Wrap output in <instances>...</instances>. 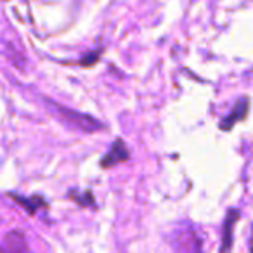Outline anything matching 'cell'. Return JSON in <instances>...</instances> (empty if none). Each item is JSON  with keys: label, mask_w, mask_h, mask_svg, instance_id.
I'll return each instance as SVG.
<instances>
[{"label": "cell", "mask_w": 253, "mask_h": 253, "mask_svg": "<svg viewBox=\"0 0 253 253\" xmlns=\"http://www.w3.org/2000/svg\"><path fill=\"white\" fill-rule=\"evenodd\" d=\"M246 111H248V97H243L241 101L236 102L234 109L231 111V115L225 116V120L220 123L222 130H231L232 125H234L238 120H243L246 116Z\"/></svg>", "instance_id": "5"}, {"label": "cell", "mask_w": 253, "mask_h": 253, "mask_svg": "<svg viewBox=\"0 0 253 253\" xmlns=\"http://www.w3.org/2000/svg\"><path fill=\"white\" fill-rule=\"evenodd\" d=\"M57 111H59L61 115H64V118L70 120L77 128H80V130H84V132H95L97 128L102 126L97 120L90 118L88 115L85 116V115H78V113H71V111H68V109L61 108V106H57Z\"/></svg>", "instance_id": "3"}, {"label": "cell", "mask_w": 253, "mask_h": 253, "mask_svg": "<svg viewBox=\"0 0 253 253\" xmlns=\"http://www.w3.org/2000/svg\"><path fill=\"white\" fill-rule=\"evenodd\" d=\"M128 156H130V151L125 148L122 139H118L116 142H113L111 149L106 153L101 165L104 167V169H109V167H113V165H118V163H122V162H126Z\"/></svg>", "instance_id": "4"}, {"label": "cell", "mask_w": 253, "mask_h": 253, "mask_svg": "<svg viewBox=\"0 0 253 253\" xmlns=\"http://www.w3.org/2000/svg\"><path fill=\"white\" fill-rule=\"evenodd\" d=\"M175 250L177 253H203L201 252V241L196 232L187 229L182 231L175 238Z\"/></svg>", "instance_id": "2"}, {"label": "cell", "mask_w": 253, "mask_h": 253, "mask_svg": "<svg viewBox=\"0 0 253 253\" xmlns=\"http://www.w3.org/2000/svg\"><path fill=\"white\" fill-rule=\"evenodd\" d=\"M239 218L238 210H231L227 217V222L224 224V238H222V252L229 250L232 246V227H234V222Z\"/></svg>", "instance_id": "6"}, {"label": "cell", "mask_w": 253, "mask_h": 253, "mask_svg": "<svg viewBox=\"0 0 253 253\" xmlns=\"http://www.w3.org/2000/svg\"><path fill=\"white\" fill-rule=\"evenodd\" d=\"M0 253H32L28 248L26 238L21 231H11L5 234L2 246H0Z\"/></svg>", "instance_id": "1"}, {"label": "cell", "mask_w": 253, "mask_h": 253, "mask_svg": "<svg viewBox=\"0 0 253 253\" xmlns=\"http://www.w3.org/2000/svg\"><path fill=\"white\" fill-rule=\"evenodd\" d=\"M14 201L21 205V207H25V210L28 211L30 215H35L40 208H47V203L42 198H23V196H16L14 194Z\"/></svg>", "instance_id": "7"}]
</instances>
